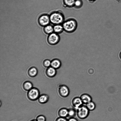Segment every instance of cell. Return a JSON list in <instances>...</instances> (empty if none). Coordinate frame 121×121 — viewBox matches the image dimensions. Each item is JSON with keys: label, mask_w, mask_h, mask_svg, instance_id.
Segmentation results:
<instances>
[{"label": "cell", "mask_w": 121, "mask_h": 121, "mask_svg": "<svg viewBox=\"0 0 121 121\" xmlns=\"http://www.w3.org/2000/svg\"><path fill=\"white\" fill-rule=\"evenodd\" d=\"M23 87L25 90L28 91L33 88V85L30 82L26 81L24 83Z\"/></svg>", "instance_id": "20"}, {"label": "cell", "mask_w": 121, "mask_h": 121, "mask_svg": "<svg viewBox=\"0 0 121 121\" xmlns=\"http://www.w3.org/2000/svg\"><path fill=\"white\" fill-rule=\"evenodd\" d=\"M84 105H85L88 103L92 101V98L91 96L87 93H83L80 96Z\"/></svg>", "instance_id": "9"}, {"label": "cell", "mask_w": 121, "mask_h": 121, "mask_svg": "<svg viewBox=\"0 0 121 121\" xmlns=\"http://www.w3.org/2000/svg\"><path fill=\"white\" fill-rule=\"evenodd\" d=\"M44 30L46 34L49 35L54 32L53 26L48 25L44 27Z\"/></svg>", "instance_id": "17"}, {"label": "cell", "mask_w": 121, "mask_h": 121, "mask_svg": "<svg viewBox=\"0 0 121 121\" xmlns=\"http://www.w3.org/2000/svg\"><path fill=\"white\" fill-rule=\"evenodd\" d=\"M90 111L85 105L76 110V115L79 119L83 120L86 119L89 116Z\"/></svg>", "instance_id": "3"}, {"label": "cell", "mask_w": 121, "mask_h": 121, "mask_svg": "<svg viewBox=\"0 0 121 121\" xmlns=\"http://www.w3.org/2000/svg\"><path fill=\"white\" fill-rule=\"evenodd\" d=\"M57 114L58 117L66 118L68 116V109L65 107L60 108L58 110Z\"/></svg>", "instance_id": "10"}, {"label": "cell", "mask_w": 121, "mask_h": 121, "mask_svg": "<svg viewBox=\"0 0 121 121\" xmlns=\"http://www.w3.org/2000/svg\"><path fill=\"white\" fill-rule=\"evenodd\" d=\"M54 32L59 35L61 34L64 31L62 24H57L54 25Z\"/></svg>", "instance_id": "15"}, {"label": "cell", "mask_w": 121, "mask_h": 121, "mask_svg": "<svg viewBox=\"0 0 121 121\" xmlns=\"http://www.w3.org/2000/svg\"><path fill=\"white\" fill-rule=\"evenodd\" d=\"M76 115V110L74 108H70L68 109V116L69 118L74 117Z\"/></svg>", "instance_id": "19"}, {"label": "cell", "mask_w": 121, "mask_h": 121, "mask_svg": "<svg viewBox=\"0 0 121 121\" xmlns=\"http://www.w3.org/2000/svg\"><path fill=\"white\" fill-rule=\"evenodd\" d=\"M40 95L39 91L35 88H33L27 92L28 98L32 101H35L38 99Z\"/></svg>", "instance_id": "6"}, {"label": "cell", "mask_w": 121, "mask_h": 121, "mask_svg": "<svg viewBox=\"0 0 121 121\" xmlns=\"http://www.w3.org/2000/svg\"><path fill=\"white\" fill-rule=\"evenodd\" d=\"M85 105L90 111H92L94 110L96 107L95 104L92 101L88 103Z\"/></svg>", "instance_id": "18"}, {"label": "cell", "mask_w": 121, "mask_h": 121, "mask_svg": "<svg viewBox=\"0 0 121 121\" xmlns=\"http://www.w3.org/2000/svg\"><path fill=\"white\" fill-rule=\"evenodd\" d=\"M51 61V66L56 69L60 68L61 65V61L59 59L55 58L52 59Z\"/></svg>", "instance_id": "12"}, {"label": "cell", "mask_w": 121, "mask_h": 121, "mask_svg": "<svg viewBox=\"0 0 121 121\" xmlns=\"http://www.w3.org/2000/svg\"><path fill=\"white\" fill-rule=\"evenodd\" d=\"M60 40L59 35L54 32L49 35L47 39L48 43L51 46H54L57 44Z\"/></svg>", "instance_id": "5"}, {"label": "cell", "mask_w": 121, "mask_h": 121, "mask_svg": "<svg viewBox=\"0 0 121 121\" xmlns=\"http://www.w3.org/2000/svg\"><path fill=\"white\" fill-rule=\"evenodd\" d=\"M91 3H93L95 2L96 0H88Z\"/></svg>", "instance_id": "26"}, {"label": "cell", "mask_w": 121, "mask_h": 121, "mask_svg": "<svg viewBox=\"0 0 121 121\" xmlns=\"http://www.w3.org/2000/svg\"><path fill=\"white\" fill-rule=\"evenodd\" d=\"M45 59L43 62L44 65L47 67H50L51 65V60H49Z\"/></svg>", "instance_id": "23"}, {"label": "cell", "mask_w": 121, "mask_h": 121, "mask_svg": "<svg viewBox=\"0 0 121 121\" xmlns=\"http://www.w3.org/2000/svg\"><path fill=\"white\" fill-rule=\"evenodd\" d=\"M71 103L73 108L77 110L83 105L80 97H75L72 99Z\"/></svg>", "instance_id": "8"}, {"label": "cell", "mask_w": 121, "mask_h": 121, "mask_svg": "<svg viewBox=\"0 0 121 121\" xmlns=\"http://www.w3.org/2000/svg\"><path fill=\"white\" fill-rule=\"evenodd\" d=\"M119 57L120 59L121 60V51L120 52L119 54Z\"/></svg>", "instance_id": "27"}, {"label": "cell", "mask_w": 121, "mask_h": 121, "mask_svg": "<svg viewBox=\"0 0 121 121\" xmlns=\"http://www.w3.org/2000/svg\"><path fill=\"white\" fill-rule=\"evenodd\" d=\"M49 16L50 22L54 25L62 24L65 20L63 12L60 9L53 11Z\"/></svg>", "instance_id": "2"}, {"label": "cell", "mask_w": 121, "mask_h": 121, "mask_svg": "<svg viewBox=\"0 0 121 121\" xmlns=\"http://www.w3.org/2000/svg\"><path fill=\"white\" fill-rule=\"evenodd\" d=\"M49 97L48 95L46 94H42L40 95L38 100L39 103L43 104L47 103L48 101Z\"/></svg>", "instance_id": "14"}, {"label": "cell", "mask_w": 121, "mask_h": 121, "mask_svg": "<svg viewBox=\"0 0 121 121\" xmlns=\"http://www.w3.org/2000/svg\"><path fill=\"white\" fill-rule=\"evenodd\" d=\"M57 91L59 95L61 97H67L70 93V90L68 87L65 84L59 85L57 87Z\"/></svg>", "instance_id": "4"}, {"label": "cell", "mask_w": 121, "mask_h": 121, "mask_svg": "<svg viewBox=\"0 0 121 121\" xmlns=\"http://www.w3.org/2000/svg\"><path fill=\"white\" fill-rule=\"evenodd\" d=\"M55 121H68V120L66 118L58 117L56 119Z\"/></svg>", "instance_id": "24"}, {"label": "cell", "mask_w": 121, "mask_h": 121, "mask_svg": "<svg viewBox=\"0 0 121 121\" xmlns=\"http://www.w3.org/2000/svg\"><path fill=\"white\" fill-rule=\"evenodd\" d=\"M36 120V121H46V118L44 116L40 115L37 117Z\"/></svg>", "instance_id": "22"}, {"label": "cell", "mask_w": 121, "mask_h": 121, "mask_svg": "<svg viewBox=\"0 0 121 121\" xmlns=\"http://www.w3.org/2000/svg\"><path fill=\"white\" fill-rule=\"evenodd\" d=\"M26 66L29 68L28 73L30 76L31 77H34L37 75L38 71L36 68L34 67L30 68Z\"/></svg>", "instance_id": "16"}, {"label": "cell", "mask_w": 121, "mask_h": 121, "mask_svg": "<svg viewBox=\"0 0 121 121\" xmlns=\"http://www.w3.org/2000/svg\"><path fill=\"white\" fill-rule=\"evenodd\" d=\"M56 70L51 66L48 68L46 70L47 75L50 78L54 77L57 73Z\"/></svg>", "instance_id": "13"}, {"label": "cell", "mask_w": 121, "mask_h": 121, "mask_svg": "<svg viewBox=\"0 0 121 121\" xmlns=\"http://www.w3.org/2000/svg\"><path fill=\"white\" fill-rule=\"evenodd\" d=\"M68 120V121H78V120L74 117L69 118Z\"/></svg>", "instance_id": "25"}, {"label": "cell", "mask_w": 121, "mask_h": 121, "mask_svg": "<svg viewBox=\"0 0 121 121\" xmlns=\"http://www.w3.org/2000/svg\"><path fill=\"white\" fill-rule=\"evenodd\" d=\"M62 25L64 31L69 34L74 32L77 30L78 26L77 20L72 17L65 19Z\"/></svg>", "instance_id": "1"}, {"label": "cell", "mask_w": 121, "mask_h": 121, "mask_svg": "<svg viewBox=\"0 0 121 121\" xmlns=\"http://www.w3.org/2000/svg\"><path fill=\"white\" fill-rule=\"evenodd\" d=\"M75 0H63L62 4V7L65 8H73Z\"/></svg>", "instance_id": "11"}, {"label": "cell", "mask_w": 121, "mask_h": 121, "mask_svg": "<svg viewBox=\"0 0 121 121\" xmlns=\"http://www.w3.org/2000/svg\"><path fill=\"white\" fill-rule=\"evenodd\" d=\"M38 22L40 25L42 26H46L50 22L49 16L47 15H43L40 17Z\"/></svg>", "instance_id": "7"}, {"label": "cell", "mask_w": 121, "mask_h": 121, "mask_svg": "<svg viewBox=\"0 0 121 121\" xmlns=\"http://www.w3.org/2000/svg\"><path fill=\"white\" fill-rule=\"evenodd\" d=\"M83 5V3L82 0H75L73 8L76 9H81Z\"/></svg>", "instance_id": "21"}, {"label": "cell", "mask_w": 121, "mask_h": 121, "mask_svg": "<svg viewBox=\"0 0 121 121\" xmlns=\"http://www.w3.org/2000/svg\"><path fill=\"white\" fill-rule=\"evenodd\" d=\"M31 121H36L35 120H32Z\"/></svg>", "instance_id": "28"}]
</instances>
